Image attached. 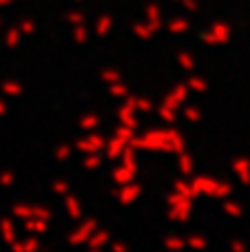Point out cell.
I'll list each match as a JSON object with an SVG mask.
<instances>
[{
  "mask_svg": "<svg viewBox=\"0 0 250 252\" xmlns=\"http://www.w3.org/2000/svg\"><path fill=\"white\" fill-rule=\"evenodd\" d=\"M16 38H20V33H16V31H11V33H9V40H7V44H9V47H13V44L18 42Z\"/></svg>",
  "mask_w": 250,
  "mask_h": 252,
  "instance_id": "1",
  "label": "cell"
}]
</instances>
